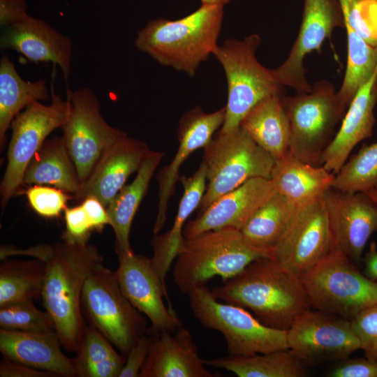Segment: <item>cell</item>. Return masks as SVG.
<instances>
[{
  "mask_svg": "<svg viewBox=\"0 0 377 377\" xmlns=\"http://www.w3.org/2000/svg\"><path fill=\"white\" fill-rule=\"evenodd\" d=\"M212 291L219 300L242 306L263 324L281 330L311 308L300 278L270 257L253 260Z\"/></svg>",
  "mask_w": 377,
  "mask_h": 377,
  "instance_id": "6da1fadb",
  "label": "cell"
},
{
  "mask_svg": "<svg viewBox=\"0 0 377 377\" xmlns=\"http://www.w3.org/2000/svg\"><path fill=\"white\" fill-rule=\"evenodd\" d=\"M41 299L52 316L59 341L75 352L85 325L82 316V293L91 271L103 263L98 249L87 242L63 240L50 246L45 261Z\"/></svg>",
  "mask_w": 377,
  "mask_h": 377,
  "instance_id": "7a4b0ae2",
  "label": "cell"
},
{
  "mask_svg": "<svg viewBox=\"0 0 377 377\" xmlns=\"http://www.w3.org/2000/svg\"><path fill=\"white\" fill-rule=\"evenodd\" d=\"M223 15V6L201 4L181 19L151 20L138 32L135 47L161 65L193 77L218 45Z\"/></svg>",
  "mask_w": 377,
  "mask_h": 377,
  "instance_id": "3957f363",
  "label": "cell"
},
{
  "mask_svg": "<svg viewBox=\"0 0 377 377\" xmlns=\"http://www.w3.org/2000/svg\"><path fill=\"white\" fill-rule=\"evenodd\" d=\"M262 257L270 256L249 244L239 230H209L184 238L173 267V280L181 292L188 293L215 276L226 281Z\"/></svg>",
  "mask_w": 377,
  "mask_h": 377,
  "instance_id": "277c9868",
  "label": "cell"
},
{
  "mask_svg": "<svg viewBox=\"0 0 377 377\" xmlns=\"http://www.w3.org/2000/svg\"><path fill=\"white\" fill-rule=\"evenodd\" d=\"M260 43L256 34L242 40L228 38L218 45L212 54L223 68L228 88L221 131L239 127L246 113L263 99L286 94V87L276 79L272 69L265 68L257 59Z\"/></svg>",
  "mask_w": 377,
  "mask_h": 377,
  "instance_id": "5b68a950",
  "label": "cell"
},
{
  "mask_svg": "<svg viewBox=\"0 0 377 377\" xmlns=\"http://www.w3.org/2000/svg\"><path fill=\"white\" fill-rule=\"evenodd\" d=\"M203 150L207 185L198 214L251 179H271L275 158L240 126L229 131L220 129Z\"/></svg>",
  "mask_w": 377,
  "mask_h": 377,
  "instance_id": "8992f818",
  "label": "cell"
},
{
  "mask_svg": "<svg viewBox=\"0 0 377 377\" xmlns=\"http://www.w3.org/2000/svg\"><path fill=\"white\" fill-rule=\"evenodd\" d=\"M300 279L316 310L351 320L377 304V281L334 248Z\"/></svg>",
  "mask_w": 377,
  "mask_h": 377,
  "instance_id": "52a82bcc",
  "label": "cell"
},
{
  "mask_svg": "<svg viewBox=\"0 0 377 377\" xmlns=\"http://www.w3.org/2000/svg\"><path fill=\"white\" fill-rule=\"evenodd\" d=\"M187 294L191 309L200 324L223 335L229 355L249 356L288 349L287 330L263 324L242 306L220 302L205 285L195 287Z\"/></svg>",
  "mask_w": 377,
  "mask_h": 377,
  "instance_id": "ba28073f",
  "label": "cell"
},
{
  "mask_svg": "<svg viewBox=\"0 0 377 377\" xmlns=\"http://www.w3.org/2000/svg\"><path fill=\"white\" fill-rule=\"evenodd\" d=\"M282 102L290 125L289 152L302 161L320 165L321 155L344 116L334 86L321 80L309 92L284 94Z\"/></svg>",
  "mask_w": 377,
  "mask_h": 377,
  "instance_id": "9c48e42d",
  "label": "cell"
},
{
  "mask_svg": "<svg viewBox=\"0 0 377 377\" xmlns=\"http://www.w3.org/2000/svg\"><path fill=\"white\" fill-rule=\"evenodd\" d=\"M82 310L121 353L126 355L147 330V321L122 293L115 272L97 265L82 293Z\"/></svg>",
  "mask_w": 377,
  "mask_h": 377,
  "instance_id": "30bf717a",
  "label": "cell"
},
{
  "mask_svg": "<svg viewBox=\"0 0 377 377\" xmlns=\"http://www.w3.org/2000/svg\"><path fill=\"white\" fill-rule=\"evenodd\" d=\"M50 93L49 105L34 102L17 114L11 123L7 165L0 185L2 209L23 185L24 170L34 155L47 136L61 128L68 118L71 109L69 98L64 100L56 94L53 84Z\"/></svg>",
  "mask_w": 377,
  "mask_h": 377,
  "instance_id": "8fae6325",
  "label": "cell"
},
{
  "mask_svg": "<svg viewBox=\"0 0 377 377\" xmlns=\"http://www.w3.org/2000/svg\"><path fill=\"white\" fill-rule=\"evenodd\" d=\"M66 93L71 109L61 127L62 137L82 186L105 151L126 133L106 122L98 99L90 89H68Z\"/></svg>",
  "mask_w": 377,
  "mask_h": 377,
  "instance_id": "7c38bea8",
  "label": "cell"
},
{
  "mask_svg": "<svg viewBox=\"0 0 377 377\" xmlns=\"http://www.w3.org/2000/svg\"><path fill=\"white\" fill-rule=\"evenodd\" d=\"M334 249V241L323 195L297 207L292 220L274 249V258L300 278Z\"/></svg>",
  "mask_w": 377,
  "mask_h": 377,
  "instance_id": "4fadbf2b",
  "label": "cell"
},
{
  "mask_svg": "<svg viewBox=\"0 0 377 377\" xmlns=\"http://www.w3.org/2000/svg\"><path fill=\"white\" fill-rule=\"evenodd\" d=\"M290 349L305 364L339 362L361 349L350 320L311 309L298 316L287 330Z\"/></svg>",
  "mask_w": 377,
  "mask_h": 377,
  "instance_id": "5bb4252c",
  "label": "cell"
},
{
  "mask_svg": "<svg viewBox=\"0 0 377 377\" xmlns=\"http://www.w3.org/2000/svg\"><path fill=\"white\" fill-rule=\"evenodd\" d=\"M337 28H345V18L339 0H304L302 21L297 38L284 62L272 69L276 79L297 93L311 90L304 66L305 57L319 51L325 39Z\"/></svg>",
  "mask_w": 377,
  "mask_h": 377,
  "instance_id": "9a60e30c",
  "label": "cell"
},
{
  "mask_svg": "<svg viewBox=\"0 0 377 377\" xmlns=\"http://www.w3.org/2000/svg\"><path fill=\"white\" fill-rule=\"evenodd\" d=\"M118 258L115 274L119 287L133 306L149 318V332H175L182 327L151 259L133 251L119 253Z\"/></svg>",
  "mask_w": 377,
  "mask_h": 377,
  "instance_id": "2e32d148",
  "label": "cell"
},
{
  "mask_svg": "<svg viewBox=\"0 0 377 377\" xmlns=\"http://www.w3.org/2000/svg\"><path fill=\"white\" fill-rule=\"evenodd\" d=\"M323 197L334 248L360 265L368 240L377 231V203L367 193H348L332 187Z\"/></svg>",
  "mask_w": 377,
  "mask_h": 377,
  "instance_id": "e0dca14e",
  "label": "cell"
},
{
  "mask_svg": "<svg viewBox=\"0 0 377 377\" xmlns=\"http://www.w3.org/2000/svg\"><path fill=\"white\" fill-rule=\"evenodd\" d=\"M226 108L207 113L197 106L184 113L177 128V152L168 165L156 175L158 184V212L153 232L158 234L165 220L168 202L180 179L179 168L186 159L196 149L204 148L212 139L214 133L223 125Z\"/></svg>",
  "mask_w": 377,
  "mask_h": 377,
  "instance_id": "ac0fdd59",
  "label": "cell"
},
{
  "mask_svg": "<svg viewBox=\"0 0 377 377\" xmlns=\"http://www.w3.org/2000/svg\"><path fill=\"white\" fill-rule=\"evenodd\" d=\"M276 192L270 179H251L217 198L195 219L187 222L184 237L190 239L209 230L225 228L240 230L258 208Z\"/></svg>",
  "mask_w": 377,
  "mask_h": 377,
  "instance_id": "d6986e66",
  "label": "cell"
},
{
  "mask_svg": "<svg viewBox=\"0 0 377 377\" xmlns=\"http://www.w3.org/2000/svg\"><path fill=\"white\" fill-rule=\"evenodd\" d=\"M2 49L13 50L35 62L59 66L68 89L73 43L71 40L46 22L28 16L5 27L1 35Z\"/></svg>",
  "mask_w": 377,
  "mask_h": 377,
  "instance_id": "ffe728a7",
  "label": "cell"
},
{
  "mask_svg": "<svg viewBox=\"0 0 377 377\" xmlns=\"http://www.w3.org/2000/svg\"><path fill=\"white\" fill-rule=\"evenodd\" d=\"M149 150L145 143L127 135L119 138L98 161L75 200L94 197L107 207L129 176L139 170Z\"/></svg>",
  "mask_w": 377,
  "mask_h": 377,
  "instance_id": "44dd1931",
  "label": "cell"
},
{
  "mask_svg": "<svg viewBox=\"0 0 377 377\" xmlns=\"http://www.w3.org/2000/svg\"><path fill=\"white\" fill-rule=\"evenodd\" d=\"M173 332H151V343L138 377H214L205 367L191 332L182 326Z\"/></svg>",
  "mask_w": 377,
  "mask_h": 377,
  "instance_id": "7402d4cb",
  "label": "cell"
},
{
  "mask_svg": "<svg viewBox=\"0 0 377 377\" xmlns=\"http://www.w3.org/2000/svg\"><path fill=\"white\" fill-rule=\"evenodd\" d=\"M377 103V71L357 91L342 119L341 125L323 151L320 165L337 174L354 147L373 133Z\"/></svg>",
  "mask_w": 377,
  "mask_h": 377,
  "instance_id": "603a6c76",
  "label": "cell"
},
{
  "mask_svg": "<svg viewBox=\"0 0 377 377\" xmlns=\"http://www.w3.org/2000/svg\"><path fill=\"white\" fill-rule=\"evenodd\" d=\"M61 345L56 332L0 330V351L3 357L57 376H75L73 359L63 353Z\"/></svg>",
  "mask_w": 377,
  "mask_h": 377,
  "instance_id": "cb8c5ba5",
  "label": "cell"
},
{
  "mask_svg": "<svg viewBox=\"0 0 377 377\" xmlns=\"http://www.w3.org/2000/svg\"><path fill=\"white\" fill-rule=\"evenodd\" d=\"M184 192L178 211L170 230L155 236L151 239L153 267L166 288L165 278L174 260L177 258L184 240L183 235L185 223L188 216L196 209L206 190L207 167L202 161L192 176L180 177Z\"/></svg>",
  "mask_w": 377,
  "mask_h": 377,
  "instance_id": "d4e9b609",
  "label": "cell"
},
{
  "mask_svg": "<svg viewBox=\"0 0 377 377\" xmlns=\"http://www.w3.org/2000/svg\"><path fill=\"white\" fill-rule=\"evenodd\" d=\"M334 177L323 166L305 163L288 152L275 159L270 179L276 192L301 207L322 197L332 187Z\"/></svg>",
  "mask_w": 377,
  "mask_h": 377,
  "instance_id": "484cf974",
  "label": "cell"
},
{
  "mask_svg": "<svg viewBox=\"0 0 377 377\" xmlns=\"http://www.w3.org/2000/svg\"><path fill=\"white\" fill-rule=\"evenodd\" d=\"M163 156L164 153L149 149L133 181L124 185L106 207L110 225L115 236L117 254L133 251L129 243L131 224Z\"/></svg>",
  "mask_w": 377,
  "mask_h": 377,
  "instance_id": "4316f807",
  "label": "cell"
},
{
  "mask_svg": "<svg viewBox=\"0 0 377 377\" xmlns=\"http://www.w3.org/2000/svg\"><path fill=\"white\" fill-rule=\"evenodd\" d=\"M22 183L50 184L75 195L80 191L77 172L62 136L46 139L28 163Z\"/></svg>",
  "mask_w": 377,
  "mask_h": 377,
  "instance_id": "83f0119b",
  "label": "cell"
},
{
  "mask_svg": "<svg viewBox=\"0 0 377 377\" xmlns=\"http://www.w3.org/2000/svg\"><path fill=\"white\" fill-rule=\"evenodd\" d=\"M272 95L252 108L239 126L275 159L289 152L290 125L282 96Z\"/></svg>",
  "mask_w": 377,
  "mask_h": 377,
  "instance_id": "f1b7e54d",
  "label": "cell"
},
{
  "mask_svg": "<svg viewBox=\"0 0 377 377\" xmlns=\"http://www.w3.org/2000/svg\"><path fill=\"white\" fill-rule=\"evenodd\" d=\"M51 98L44 79L26 81L17 71L8 57L0 60V149H3L6 133L14 118L22 110L36 101Z\"/></svg>",
  "mask_w": 377,
  "mask_h": 377,
  "instance_id": "f546056e",
  "label": "cell"
},
{
  "mask_svg": "<svg viewBox=\"0 0 377 377\" xmlns=\"http://www.w3.org/2000/svg\"><path fill=\"white\" fill-rule=\"evenodd\" d=\"M297 207L278 192L251 215L240 231L247 242L271 258Z\"/></svg>",
  "mask_w": 377,
  "mask_h": 377,
  "instance_id": "4dcf8cb0",
  "label": "cell"
},
{
  "mask_svg": "<svg viewBox=\"0 0 377 377\" xmlns=\"http://www.w3.org/2000/svg\"><path fill=\"white\" fill-rule=\"evenodd\" d=\"M203 361L207 366L223 369L239 377H302L307 374L306 364L290 349Z\"/></svg>",
  "mask_w": 377,
  "mask_h": 377,
  "instance_id": "1f68e13d",
  "label": "cell"
},
{
  "mask_svg": "<svg viewBox=\"0 0 377 377\" xmlns=\"http://www.w3.org/2000/svg\"><path fill=\"white\" fill-rule=\"evenodd\" d=\"M75 352L73 361L78 377H119L126 362L112 343L92 325H85Z\"/></svg>",
  "mask_w": 377,
  "mask_h": 377,
  "instance_id": "d6a6232c",
  "label": "cell"
},
{
  "mask_svg": "<svg viewBox=\"0 0 377 377\" xmlns=\"http://www.w3.org/2000/svg\"><path fill=\"white\" fill-rule=\"evenodd\" d=\"M348 40L347 65L337 98L341 112H346L357 93L377 71V47L367 43L345 23Z\"/></svg>",
  "mask_w": 377,
  "mask_h": 377,
  "instance_id": "836d02e7",
  "label": "cell"
},
{
  "mask_svg": "<svg viewBox=\"0 0 377 377\" xmlns=\"http://www.w3.org/2000/svg\"><path fill=\"white\" fill-rule=\"evenodd\" d=\"M45 263L6 260L0 265V306L41 297Z\"/></svg>",
  "mask_w": 377,
  "mask_h": 377,
  "instance_id": "e575fe53",
  "label": "cell"
},
{
  "mask_svg": "<svg viewBox=\"0 0 377 377\" xmlns=\"http://www.w3.org/2000/svg\"><path fill=\"white\" fill-rule=\"evenodd\" d=\"M332 188L357 193L377 189V142L365 145L335 175Z\"/></svg>",
  "mask_w": 377,
  "mask_h": 377,
  "instance_id": "d590c367",
  "label": "cell"
},
{
  "mask_svg": "<svg viewBox=\"0 0 377 377\" xmlns=\"http://www.w3.org/2000/svg\"><path fill=\"white\" fill-rule=\"evenodd\" d=\"M0 326L24 332H56L50 314L37 309L32 300L0 306Z\"/></svg>",
  "mask_w": 377,
  "mask_h": 377,
  "instance_id": "8d00e7d4",
  "label": "cell"
},
{
  "mask_svg": "<svg viewBox=\"0 0 377 377\" xmlns=\"http://www.w3.org/2000/svg\"><path fill=\"white\" fill-rule=\"evenodd\" d=\"M345 23L377 47V0H339Z\"/></svg>",
  "mask_w": 377,
  "mask_h": 377,
  "instance_id": "74e56055",
  "label": "cell"
},
{
  "mask_svg": "<svg viewBox=\"0 0 377 377\" xmlns=\"http://www.w3.org/2000/svg\"><path fill=\"white\" fill-rule=\"evenodd\" d=\"M68 193L56 187L35 184L26 191L31 208L39 215L54 218L60 215L66 207L69 199Z\"/></svg>",
  "mask_w": 377,
  "mask_h": 377,
  "instance_id": "f35d334b",
  "label": "cell"
},
{
  "mask_svg": "<svg viewBox=\"0 0 377 377\" xmlns=\"http://www.w3.org/2000/svg\"><path fill=\"white\" fill-rule=\"evenodd\" d=\"M350 323L365 356L377 361V304L360 312Z\"/></svg>",
  "mask_w": 377,
  "mask_h": 377,
  "instance_id": "ab89813d",
  "label": "cell"
},
{
  "mask_svg": "<svg viewBox=\"0 0 377 377\" xmlns=\"http://www.w3.org/2000/svg\"><path fill=\"white\" fill-rule=\"evenodd\" d=\"M66 231L63 240L71 242H87L94 230L91 221L82 205L64 210Z\"/></svg>",
  "mask_w": 377,
  "mask_h": 377,
  "instance_id": "60d3db41",
  "label": "cell"
},
{
  "mask_svg": "<svg viewBox=\"0 0 377 377\" xmlns=\"http://www.w3.org/2000/svg\"><path fill=\"white\" fill-rule=\"evenodd\" d=\"M327 377H377V361L370 358L350 357L337 362Z\"/></svg>",
  "mask_w": 377,
  "mask_h": 377,
  "instance_id": "b9f144b4",
  "label": "cell"
},
{
  "mask_svg": "<svg viewBox=\"0 0 377 377\" xmlns=\"http://www.w3.org/2000/svg\"><path fill=\"white\" fill-rule=\"evenodd\" d=\"M151 343V335L142 334L127 354L126 362L119 377H138L147 359Z\"/></svg>",
  "mask_w": 377,
  "mask_h": 377,
  "instance_id": "7bdbcfd3",
  "label": "cell"
},
{
  "mask_svg": "<svg viewBox=\"0 0 377 377\" xmlns=\"http://www.w3.org/2000/svg\"><path fill=\"white\" fill-rule=\"evenodd\" d=\"M1 377H54L53 373L39 370L13 361L6 357L0 362Z\"/></svg>",
  "mask_w": 377,
  "mask_h": 377,
  "instance_id": "ee69618b",
  "label": "cell"
},
{
  "mask_svg": "<svg viewBox=\"0 0 377 377\" xmlns=\"http://www.w3.org/2000/svg\"><path fill=\"white\" fill-rule=\"evenodd\" d=\"M28 16L24 0H0L1 27H8Z\"/></svg>",
  "mask_w": 377,
  "mask_h": 377,
  "instance_id": "f6af8a7d",
  "label": "cell"
},
{
  "mask_svg": "<svg viewBox=\"0 0 377 377\" xmlns=\"http://www.w3.org/2000/svg\"><path fill=\"white\" fill-rule=\"evenodd\" d=\"M93 229L101 230L105 225L110 224L106 207L96 198L87 197L81 201Z\"/></svg>",
  "mask_w": 377,
  "mask_h": 377,
  "instance_id": "bcb514c9",
  "label": "cell"
},
{
  "mask_svg": "<svg viewBox=\"0 0 377 377\" xmlns=\"http://www.w3.org/2000/svg\"><path fill=\"white\" fill-rule=\"evenodd\" d=\"M364 264V274L369 279L377 280V246L374 242L369 247L363 259Z\"/></svg>",
  "mask_w": 377,
  "mask_h": 377,
  "instance_id": "7dc6e473",
  "label": "cell"
},
{
  "mask_svg": "<svg viewBox=\"0 0 377 377\" xmlns=\"http://www.w3.org/2000/svg\"><path fill=\"white\" fill-rule=\"evenodd\" d=\"M231 0H200L201 4H208V5H221L224 6L225 4L228 3Z\"/></svg>",
  "mask_w": 377,
  "mask_h": 377,
  "instance_id": "c3c4849f",
  "label": "cell"
},
{
  "mask_svg": "<svg viewBox=\"0 0 377 377\" xmlns=\"http://www.w3.org/2000/svg\"><path fill=\"white\" fill-rule=\"evenodd\" d=\"M367 193L377 203V189H372Z\"/></svg>",
  "mask_w": 377,
  "mask_h": 377,
  "instance_id": "681fc988",
  "label": "cell"
}]
</instances>
